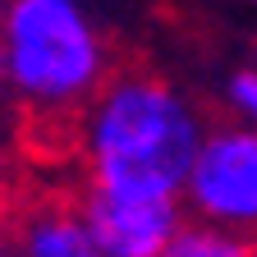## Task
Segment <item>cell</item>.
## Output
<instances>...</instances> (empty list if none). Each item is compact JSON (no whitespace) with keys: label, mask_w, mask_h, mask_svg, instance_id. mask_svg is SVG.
Returning a JSON list of instances; mask_svg holds the SVG:
<instances>
[{"label":"cell","mask_w":257,"mask_h":257,"mask_svg":"<svg viewBox=\"0 0 257 257\" xmlns=\"http://www.w3.org/2000/svg\"><path fill=\"white\" fill-rule=\"evenodd\" d=\"M230 106L239 110L243 124L257 128V69H239V74L230 78Z\"/></svg>","instance_id":"cell-7"},{"label":"cell","mask_w":257,"mask_h":257,"mask_svg":"<svg viewBox=\"0 0 257 257\" xmlns=\"http://www.w3.org/2000/svg\"><path fill=\"white\" fill-rule=\"evenodd\" d=\"M5 257H14V252H5Z\"/></svg>","instance_id":"cell-8"},{"label":"cell","mask_w":257,"mask_h":257,"mask_svg":"<svg viewBox=\"0 0 257 257\" xmlns=\"http://www.w3.org/2000/svg\"><path fill=\"white\" fill-rule=\"evenodd\" d=\"M166 257H257V234H234L207 220H188Z\"/></svg>","instance_id":"cell-6"},{"label":"cell","mask_w":257,"mask_h":257,"mask_svg":"<svg viewBox=\"0 0 257 257\" xmlns=\"http://www.w3.org/2000/svg\"><path fill=\"white\" fill-rule=\"evenodd\" d=\"M184 202L193 220L220 225L234 234H257V128L252 124L207 128L184 184Z\"/></svg>","instance_id":"cell-3"},{"label":"cell","mask_w":257,"mask_h":257,"mask_svg":"<svg viewBox=\"0 0 257 257\" xmlns=\"http://www.w3.org/2000/svg\"><path fill=\"white\" fill-rule=\"evenodd\" d=\"M14 257H106L78 202H32L14 220Z\"/></svg>","instance_id":"cell-5"},{"label":"cell","mask_w":257,"mask_h":257,"mask_svg":"<svg viewBox=\"0 0 257 257\" xmlns=\"http://www.w3.org/2000/svg\"><path fill=\"white\" fill-rule=\"evenodd\" d=\"M74 202L106 257H166L170 243L184 234V225L193 220L184 198L119 193L92 179H83Z\"/></svg>","instance_id":"cell-4"},{"label":"cell","mask_w":257,"mask_h":257,"mask_svg":"<svg viewBox=\"0 0 257 257\" xmlns=\"http://www.w3.org/2000/svg\"><path fill=\"white\" fill-rule=\"evenodd\" d=\"M78 138L92 184L147 198H184L207 128L175 83L119 74L87 101Z\"/></svg>","instance_id":"cell-1"},{"label":"cell","mask_w":257,"mask_h":257,"mask_svg":"<svg viewBox=\"0 0 257 257\" xmlns=\"http://www.w3.org/2000/svg\"><path fill=\"white\" fill-rule=\"evenodd\" d=\"M5 78L37 115H74L106 87V42L78 0H10Z\"/></svg>","instance_id":"cell-2"}]
</instances>
